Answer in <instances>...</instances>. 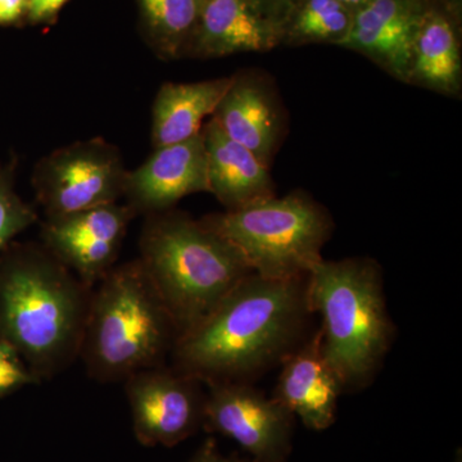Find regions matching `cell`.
<instances>
[{"mask_svg":"<svg viewBox=\"0 0 462 462\" xmlns=\"http://www.w3.org/2000/svg\"><path fill=\"white\" fill-rule=\"evenodd\" d=\"M305 278L251 273L214 311L176 340L173 369L199 380L251 383L305 342L310 311Z\"/></svg>","mask_w":462,"mask_h":462,"instance_id":"obj_1","label":"cell"},{"mask_svg":"<svg viewBox=\"0 0 462 462\" xmlns=\"http://www.w3.org/2000/svg\"><path fill=\"white\" fill-rule=\"evenodd\" d=\"M91 291L42 245H18L0 260V338L41 382L80 357Z\"/></svg>","mask_w":462,"mask_h":462,"instance_id":"obj_2","label":"cell"},{"mask_svg":"<svg viewBox=\"0 0 462 462\" xmlns=\"http://www.w3.org/2000/svg\"><path fill=\"white\" fill-rule=\"evenodd\" d=\"M306 287L310 311L321 319L322 351L345 392L366 388L394 339L379 264L365 257L322 258Z\"/></svg>","mask_w":462,"mask_h":462,"instance_id":"obj_3","label":"cell"},{"mask_svg":"<svg viewBox=\"0 0 462 462\" xmlns=\"http://www.w3.org/2000/svg\"><path fill=\"white\" fill-rule=\"evenodd\" d=\"M147 216L138 260L165 303L179 338L252 272L238 251L202 220L172 209Z\"/></svg>","mask_w":462,"mask_h":462,"instance_id":"obj_4","label":"cell"},{"mask_svg":"<svg viewBox=\"0 0 462 462\" xmlns=\"http://www.w3.org/2000/svg\"><path fill=\"white\" fill-rule=\"evenodd\" d=\"M178 330L141 261L115 266L93 288L80 357L91 378L125 382L162 366Z\"/></svg>","mask_w":462,"mask_h":462,"instance_id":"obj_5","label":"cell"},{"mask_svg":"<svg viewBox=\"0 0 462 462\" xmlns=\"http://www.w3.org/2000/svg\"><path fill=\"white\" fill-rule=\"evenodd\" d=\"M263 278H305L333 233L329 212L305 193L273 196L202 218Z\"/></svg>","mask_w":462,"mask_h":462,"instance_id":"obj_6","label":"cell"},{"mask_svg":"<svg viewBox=\"0 0 462 462\" xmlns=\"http://www.w3.org/2000/svg\"><path fill=\"white\" fill-rule=\"evenodd\" d=\"M127 173L118 149L94 138L42 158L33 173V188L48 217H58L118 202Z\"/></svg>","mask_w":462,"mask_h":462,"instance_id":"obj_7","label":"cell"},{"mask_svg":"<svg viewBox=\"0 0 462 462\" xmlns=\"http://www.w3.org/2000/svg\"><path fill=\"white\" fill-rule=\"evenodd\" d=\"M203 428L234 440L249 462H288L296 416L252 383L207 385Z\"/></svg>","mask_w":462,"mask_h":462,"instance_id":"obj_8","label":"cell"},{"mask_svg":"<svg viewBox=\"0 0 462 462\" xmlns=\"http://www.w3.org/2000/svg\"><path fill=\"white\" fill-rule=\"evenodd\" d=\"M124 383L134 434L141 445L175 447L203 427L206 393L199 380L162 365Z\"/></svg>","mask_w":462,"mask_h":462,"instance_id":"obj_9","label":"cell"},{"mask_svg":"<svg viewBox=\"0 0 462 462\" xmlns=\"http://www.w3.org/2000/svg\"><path fill=\"white\" fill-rule=\"evenodd\" d=\"M135 215L129 205L116 202L48 217L42 226V245L93 289L114 269Z\"/></svg>","mask_w":462,"mask_h":462,"instance_id":"obj_10","label":"cell"},{"mask_svg":"<svg viewBox=\"0 0 462 462\" xmlns=\"http://www.w3.org/2000/svg\"><path fill=\"white\" fill-rule=\"evenodd\" d=\"M431 5L430 0H373L355 12L337 47L363 54L392 78L409 84L413 45Z\"/></svg>","mask_w":462,"mask_h":462,"instance_id":"obj_11","label":"cell"},{"mask_svg":"<svg viewBox=\"0 0 462 462\" xmlns=\"http://www.w3.org/2000/svg\"><path fill=\"white\" fill-rule=\"evenodd\" d=\"M209 193L205 139L200 132L188 141L158 147L138 169L127 173L124 197L134 212L169 211L190 194Z\"/></svg>","mask_w":462,"mask_h":462,"instance_id":"obj_12","label":"cell"},{"mask_svg":"<svg viewBox=\"0 0 462 462\" xmlns=\"http://www.w3.org/2000/svg\"><path fill=\"white\" fill-rule=\"evenodd\" d=\"M343 393L338 374L322 351L318 329L282 361L273 397L309 430L320 431L336 422Z\"/></svg>","mask_w":462,"mask_h":462,"instance_id":"obj_13","label":"cell"},{"mask_svg":"<svg viewBox=\"0 0 462 462\" xmlns=\"http://www.w3.org/2000/svg\"><path fill=\"white\" fill-rule=\"evenodd\" d=\"M212 117L233 141L272 165L284 133V117L273 84L263 74L233 75L230 87Z\"/></svg>","mask_w":462,"mask_h":462,"instance_id":"obj_14","label":"cell"},{"mask_svg":"<svg viewBox=\"0 0 462 462\" xmlns=\"http://www.w3.org/2000/svg\"><path fill=\"white\" fill-rule=\"evenodd\" d=\"M282 45V30L252 0H202L187 53L218 58L263 53Z\"/></svg>","mask_w":462,"mask_h":462,"instance_id":"obj_15","label":"cell"},{"mask_svg":"<svg viewBox=\"0 0 462 462\" xmlns=\"http://www.w3.org/2000/svg\"><path fill=\"white\" fill-rule=\"evenodd\" d=\"M209 193L226 208H242L275 196L270 167L245 145L229 138L214 117L202 127Z\"/></svg>","mask_w":462,"mask_h":462,"instance_id":"obj_16","label":"cell"},{"mask_svg":"<svg viewBox=\"0 0 462 462\" xmlns=\"http://www.w3.org/2000/svg\"><path fill=\"white\" fill-rule=\"evenodd\" d=\"M233 76L196 81L166 83L158 90L152 118L154 148L188 141L202 132L207 117H212Z\"/></svg>","mask_w":462,"mask_h":462,"instance_id":"obj_17","label":"cell"},{"mask_svg":"<svg viewBox=\"0 0 462 462\" xmlns=\"http://www.w3.org/2000/svg\"><path fill=\"white\" fill-rule=\"evenodd\" d=\"M409 84L443 96H460V39L454 21L436 5H431L413 45Z\"/></svg>","mask_w":462,"mask_h":462,"instance_id":"obj_18","label":"cell"},{"mask_svg":"<svg viewBox=\"0 0 462 462\" xmlns=\"http://www.w3.org/2000/svg\"><path fill=\"white\" fill-rule=\"evenodd\" d=\"M354 12L337 0H300L282 26V44H333L345 39Z\"/></svg>","mask_w":462,"mask_h":462,"instance_id":"obj_19","label":"cell"},{"mask_svg":"<svg viewBox=\"0 0 462 462\" xmlns=\"http://www.w3.org/2000/svg\"><path fill=\"white\" fill-rule=\"evenodd\" d=\"M139 5L158 51L166 58L187 53L200 0H139Z\"/></svg>","mask_w":462,"mask_h":462,"instance_id":"obj_20","label":"cell"},{"mask_svg":"<svg viewBox=\"0 0 462 462\" xmlns=\"http://www.w3.org/2000/svg\"><path fill=\"white\" fill-rule=\"evenodd\" d=\"M36 220L35 209L23 202L14 190V171H0V251Z\"/></svg>","mask_w":462,"mask_h":462,"instance_id":"obj_21","label":"cell"},{"mask_svg":"<svg viewBox=\"0 0 462 462\" xmlns=\"http://www.w3.org/2000/svg\"><path fill=\"white\" fill-rule=\"evenodd\" d=\"M39 383L41 380L30 370L16 349L0 338V398L11 396Z\"/></svg>","mask_w":462,"mask_h":462,"instance_id":"obj_22","label":"cell"},{"mask_svg":"<svg viewBox=\"0 0 462 462\" xmlns=\"http://www.w3.org/2000/svg\"><path fill=\"white\" fill-rule=\"evenodd\" d=\"M300 2V0H252L260 14L282 30V26Z\"/></svg>","mask_w":462,"mask_h":462,"instance_id":"obj_23","label":"cell"},{"mask_svg":"<svg viewBox=\"0 0 462 462\" xmlns=\"http://www.w3.org/2000/svg\"><path fill=\"white\" fill-rule=\"evenodd\" d=\"M189 462H249L236 457V456H226L218 449L215 438H207L202 446L194 452Z\"/></svg>","mask_w":462,"mask_h":462,"instance_id":"obj_24","label":"cell"},{"mask_svg":"<svg viewBox=\"0 0 462 462\" xmlns=\"http://www.w3.org/2000/svg\"><path fill=\"white\" fill-rule=\"evenodd\" d=\"M69 0H27V14L32 21H47L56 16Z\"/></svg>","mask_w":462,"mask_h":462,"instance_id":"obj_25","label":"cell"},{"mask_svg":"<svg viewBox=\"0 0 462 462\" xmlns=\"http://www.w3.org/2000/svg\"><path fill=\"white\" fill-rule=\"evenodd\" d=\"M27 11V0H0V23H14Z\"/></svg>","mask_w":462,"mask_h":462,"instance_id":"obj_26","label":"cell"},{"mask_svg":"<svg viewBox=\"0 0 462 462\" xmlns=\"http://www.w3.org/2000/svg\"><path fill=\"white\" fill-rule=\"evenodd\" d=\"M340 5H345V7L351 9L352 12H357L358 9L364 8L365 5L372 3L373 0H337Z\"/></svg>","mask_w":462,"mask_h":462,"instance_id":"obj_27","label":"cell"},{"mask_svg":"<svg viewBox=\"0 0 462 462\" xmlns=\"http://www.w3.org/2000/svg\"><path fill=\"white\" fill-rule=\"evenodd\" d=\"M200 2H202V0H200Z\"/></svg>","mask_w":462,"mask_h":462,"instance_id":"obj_28","label":"cell"}]
</instances>
